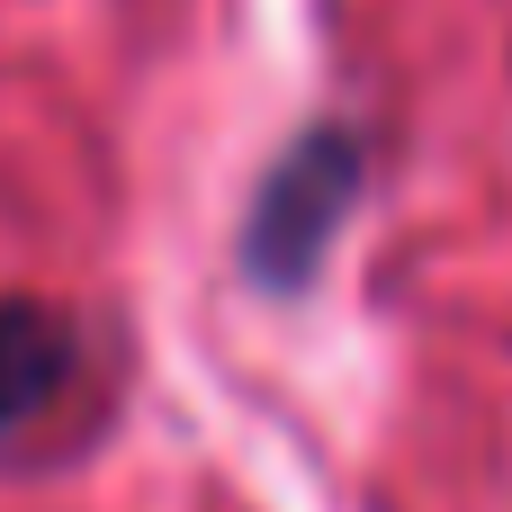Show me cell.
I'll use <instances>...</instances> for the list:
<instances>
[{"label":"cell","mask_w":512,"mask_h":512,"mask_svg":"<svg viewBox=\"0 0 512 512\" xmlns=\"http://www.w3.org/2000/svg\"><path fill=\"white\" fill-rule=\"evenodd\" d=\"M360 180H369V135L342 126V117H315L252 189L243 207V234H234V261L252 288L270 297H297L315 279V261L333 252V234L351 225L360 207Z\"/></svg>","instance_id":"cell-1"},{"label":"cell","mask_w":512,"mask_h":512,"mask_svg":"<svg viewBox=\"0 0 512 512\" xmlns=\"http://www.w3.org/2000/svg\"><path fill=\"white\" fill-rule=\"evenodd\" d=\"M72 369H81V324L45 297H0V450L36 414H54Z\"/></svg>","instance_id":"cell-2"}]
</instances>
